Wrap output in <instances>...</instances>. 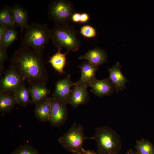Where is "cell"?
Returning a JSON list of instances; mask_svg holds the SVG:
<instances>
[{"mask_svg": "<svg viewBox=\"0 0 154 154\" xmlns=\"http://www.w3.org/2000/svg\"><path fill=\"white\" fill-rule=\"evenodd\" d=\"M30 86L46 85L48 75L45 67L42 52L19 46L12 56L9 64Z\"/></svg>", "mask_w": 154, "mask_h": 154, "instance_id": "obj_1", "label": "cell"}, {"mask_svg": "<svg viewBox=\"0 0 154 154\" xmlns=\"http://www.w3.org/2000/svg\"><path fill=\"white\" fill-rule=\"evenodd\" d=\"M50 39V30L45 24L33 23L25 29L22 37V46L42 52Z\"/></svg>", "mask_w": 154, "mask_h": 154, "instance_id": "obj_2", "label": "cell"}, {"mask_svg": "<svg viewBox=\"0 0 154 154\" xmlns=\"http://www.w3.org/2000/svg\"><path fill=\"white\" fill-rule=\"evenodd\" d=\"M77 33L72 25H55L50 29V39L53 45L57 48L63 47L68 52H74L78 50L81 44L76 37Z\"/></svg>", "mask_w": 154, "mask_h": 154, "instance_id": "obj_3", "label": "cell"}, {"mask_svg": "<svg viewBox=\"0 0 154 154\" xmlns=\"http://www.w3.org/2000/svg\"><path fill=\"white\" fill-rule=\"evenodd\" d=\"M97 144L98 154H117L122 147L118 133L107 125L96 128L92 136Z\"/></svg>", "mask_w": 154, "mask_h": 154, "instance_id": "obj_4", "label": "cell"}, {"mask_svg": "<svg viewBox=\"0 0 154 154\" xmlns=\"http://www.w3.org/2000/svg\"><path fill=\"white\" fill-rule=\"evenodd\" d=\"M89 139H93V138L85 135L82 125L74 122L58 141L66 151L73 154H82L85 150L83 147L84 142Z\"/></svg>", "mask_w": 154, "mask_h": 154, "instance_id": "obj_5", "label": "cell"}, {"mask_svg": "<svg viewBox=\"0 0 154 154\" xmlns=\"http://www.w3.org/2000/svg\"><path fill=\"white\" fill-rule=\"evenodd\" d=\"M75 11L72 2L67 0L52 1L48 6V16L55 25L69 24Z\"/></svg>", "mask_w": 154, "mask_h": 154, "instance_id": "obj_6", "label": "cell"}, {"mask_svg": "<svg viewBox=\"0 0 154 154\" xmlns=\"http://www.w3.org/2000/svg\"><path fill=\"white\" fill-rule=\"evenodd\" d=\"M67 105L61 99L51 97V113L48 121L52 127H59L66 123L68 117Z\"/></svg>", "mask_w": 154, "mask_h": 154, "instance_id": "obj_7", "label": "cell"}, {"mask_svg": "<svg viewBox=\"0 0 154 154\" xmlns=\"http://www.w3.org/2000/svg\"><path fill=\"white\" fill-rule=\"evenodd\" d=\"M25 82L20 75L9 65L0 80V93L9 92L13 94Z\"/></svg>", "mask_w": 154, "mask_h": 154, "instance_id": "obj_8", "label": "cell"}, {"mask_svg": "<svg viewBox=\"0 0 154 154\" xmlns=\"http://www.w3.org/2000/svg\"><path fill=\"white\" fill-rule=\"evenodd\" d=\"M76 84V82L71 80V74H67L64 78L59 79L56 82L52 96L61 99L67 104H68L72 90L71 88Z\"/></svg>", "mask_w": 154, "mask_h": 154, "instance_id": "obj_9", "label": "cell"}, {"mask_svg": "<svg viewBox=\"0 0 154 154\" xmlns=\"http://www.w3.org/2000/svg\"><path fill=\"white\" fill-rule=\"evenodd\" d=\"M76 83V84L72 89L68 103L74 109L80 105L86 104L89 99L87 90V88L88 87Z\"/></svg>", "mask_w": 154, "mask_h": 154, "instance_id": "obj_10", "label": "cell"}, {"mask_svg": "<svg viewBox=\"0 0 154 154\" xmlns=\"http://www.w3.org/2000/svg\"><path fill=\"white\" fill-rule=\"evenodd\" d=\"M121 66L119 62L112 67L108 69L110 80L116 92H118L122 91L126 88L125 84L128 81L122 74L121 70Z\"/></svg>", "mask_w": 154, "mask_h": 154, "instance_id": "obj_11", "label": "cell"}, {"mask_svg": "<svg viewBox=\"0 0 154 154\" xmlns=\"http://www.w3.org/2000/svg\"><path fill=\"white\" fill-rule=\"evenodd\" d=\"M99 67L86 60L83 62L78 66L81 71V76L76 82L79 84L89 87L90 84L96 78V72Z\"/></svg>", "mask_w": 154, "mask_h": 154, "instance_id": "obj_12", "label": "cell"}, {"mask_svg": "<svg viewBox=\"0 0 154 154\" xmlns=\"http://www.w3.org/2000/svg\"><path fill=\"white\" fill-rule=\"evenodd\" d=\"M93 93L96 96L102 98L104 96H111L114 89L108 78L102 80L95 79L89 84Z\"/></svg>", "mask_w": 154, "mask_h": 154, "instance_id": "obj_13", "label": "cell"}, {"mask_svg": "<svg viewBox=\"0 0 154 154\" xmlns=\"http://www.w3.org/2000/svg\"><path fill=\"white\" fill-rule=\"evenodd\" d=\"M107 53L105 50L96 47L89 50L78 58L79 60H85L91 64L99 66L107 61Z\"/></svg>", "mask_w": 154, "mask_h": 154, "instance_id": "obj_14", "label": "cell"}, {"mask_svg": "<svg viewBox=\"0 0 154 154\" xmlns=\"http://www.w3.org/2000/svg\"><path fill=\"white\" fill-rule=\"evenodd\" d=\"M12 13L15 23L20 28L21 35L29 25V24L28 12L21 6L15 4L11 7Z\"/></svg>", "mask_w": 154, "mask_h": 154, "instance_id": "obj_15", "label": "cell"}, {"mask_svg": "<svg viewBox=\"0 0 154 154\" xmlns=\"http://www.w3.org/2000/svg\"><path fill=\"white\" fill-rule=\"evenodd\" d=\"M51 110V97H48L42 102L35 105L34 110L35 117L40 122L48 121Z\"/></svg>", "mask_w": 154, "mask_h": 154, "instance_id": "obj_16", "label": "cell"}, {"mask_svg": "<svg viewBox=\"0 0 154 154\" xmlns=\"http://www.w3.org/2000/svg\"><path fill=\"white\" fill-rule=\"evenodd\" d=\"M31 104L36 105L48 98L50 91L44 84H38L30 86Z\"/></svg>", "mask_w": 154, "mask_h": 154, "instance_id": "obj_17", "label": "cell"}, {"mask_svg": "<svg viewBox=\"0 0 154 154\" xmlns=\"http://www.w3.org/2000/svg\"><path fill=\"white\" fill-rule=\"evenodd\" d=\"M17 104L24 107L31 104L29 88L25 86V83L22 84L13 93Z\"/></svg>", "mask_w": 154, "mask_h": 154, "instance_id": "obj_18", "label": "cell"}, {"mask_svg": "<svg viewBox=\"0 0 154 154\" xmlns=\"http://www.w3.org/2000/svg\"><path fill=\"white\" fill-rule=\"evenodd\" d=\"M57 52L52 56L48 61L52 67L60 74L64 73V68L66 63V55L67 51L64 53L60 52L61 48H57Z\"/></svg>", "mask_w": 154, "mask_h": 154, "instance_id": "obj_19", "label": "cell"}, {"mask_svg": "<svg viewBox=\"0 0 154 154\" xmlns=\"http://www.w3.org/2000/svg\"><path fill=\"white\" fill-rule=\"evenodd\" d=\"M17 104L13 94L9 92L0 93V112L2 113L11 112Z\"/></svg>", "mask_w": 154, "mask_h": 154, "instance_id": "obj_20", "label": "cell"}, {"mask_svg": "<svg viewBox=\"0 0 154 154\" xmlns=\"http://www.w3.org/2000/svg\"><path fill=\"white\" fill-rule=\"evenodd\" d=\"M0 24L6 28H15L17 27L13 19L11 7L8 5H4L0 10Z\"/></svg>", "mask_w": 154, "mask_h": 154, "instance_id": "obj_21", "label": "cell"}, {"mask_svg": "<svg viewBox=\"0 0 154 154\" xmlns=\"http://www.w3.org/2000/svg\"><path fill=\"white\" fill-rule=\"evenodd\" d=\"M19 31L15 28H6L0 44V47H3L7 50L18 38Z\"/></svg>", "mask_w": 154, "mask_h": 154, "instance_id": "obj_22", "label": "cell"}, {"mask_svg": "<svg viewBox=\"0 0 154 154\" xmlns=\"http://www.w3.org/2000/svg\"><path fill=\"white\" fill-rule=\"evenodd\" d=\"M135 148L137 154H154V146L147 139L142 138L136 141Z\"/></svg>", "mask_w": 154, "mask_h": 154, "instance_id": "obj_23", "label": "cell"}, {"mask_svg": "<svg viewBox=\"0 0 154 154\" xmlns=\"http://www.w3.org/2000/svg\"><path fill=\"white\" fill-rule=\"evenodd\" d=\"M11 154H40L38 151L30 144L21 145L16 148Z\"/></svg>", "mask_w": 154, "mask_h": 154, "instance_id": "obj_24", "label": "cell"}, {"mask_svg": "<svg viewBox=\"0 0 154 154\" xmlns=\"http://www.w3.org/2000/svg\"><path fill=\"white\" fill-rule=\"evenodd\" d=\"M80 33L84 37L88 38H94L97 35L96 29L92 26L88 25L82 26L80 29Z\"/></svg>", "mask_w": 154, "mask_h": 154, "instance_id": "obj_25", "label": "cell"}, {"mask_svg": "<svg viewBox=\"0 0 154 154\" xmlns=\"http://www.w3.org/2000/svg\"><path fill=\"white\" fill-rule=\"evenodd\" d=\"M7 50L3 47H0V64H3L8 59Z\"/></svg>", "mask_w": 154, "mask_h": 154, "instance_id": "obj_26", "label": "cell"}, {"mask_svg": "<svg viewBox=\"0 0 154 154\" xmlns=\"http://www.w3.org/2000/svg\"><path fill=\"white\" fill-rule=\"evenodd\" d=\"M90 16L88 14L86 13H81L80 17V23H86L89 21Z\"/></svg>", "mask_w": 154, "mask_h": 154, "instance_id": "obj_27", "label": "cell"}, {"mask_svg": "<svg viewBox=\"0 0 154 154\" xmlns=\"http://www.w3.org/2000/svg\"><path fill=\"white\" fill-rule=\"evenodd\" d=\"M80 13L78 12H75L72 16L71 21L76 23H80Z\"/></svg>", "mask_w": 154, "mask_h": 154, "instance_id": "obj_28", "label": "cell"}, {"mask_svg": "<svg viewBox=\"0 0 154 154\" xmlns=\"http://www.w3.org/2000/svg\"><path fill=\"white\" fill-rule=\"evenodd\" d=\"M6 28L3 25L0 24V44H1L3 37Z\"/></svg>", "mask_w": 154, "mask_h": 154, "instance_id": "obj_29", "label": "cell"}, {"mask_svg": "<svg viewBox=\"0 0 154 154\" xmlns=\"http://www.w3.org/2000/svg\"><path fill=\"white\" fill-rule=\"evenodd\" d=\"M5 69V66L3 64H0V77L1 78L4 72Z\"/></svg>", "mask_w": 154, "mask_h": 154, "instance_id": "obj_30", "label": "cell"}, {"mask_svg": "<svg viewBox=\"0 0 154 154\" xmlns=\"http://www.w3.org/2000/svg\"><path fill=\"white\" fill-rule=\"evenodd\" d=\"M125 154H137L135 151H134L132 149H130L128 150Z\"/></svg>", "mask_w": 154, "mask_h": 154, "instance_id": "obj_31", "label": "cell"}, {"mask_svg": "<svg viewBox=\"0 0 154 154\" xmlns=\"http://www.w3.org/2000/svg\"><path fill=\"white\" fill-rule=\"evenodd\" d=\"M82 154H92L91 153V151L89 150H84Z\"/></svg>", "mask_w": 154, "mask_h": 154, "instance_id": "obj_32", "label": "cell"}, {"mask_svg": "<svg viewBox=\"0 0 154 154\" xmlns=\"http://www.w3.org/2000/svg\"><path fill=\"white\" fill-rule=\"evenodd\" d=\"M91 153L92 154H98V153H95L93 151H91Z\"/></svg>", "mask_w": 154, "mask_h": 154, "instance_id": "obj_33", "label": "cell"}, {"mask_svg": "<svg viewBox=\"0 0 154 154\" xmlns=\"http://www.w3.org/2000/svg\"></svg>", "mask_w": 154, "mask_h": 154, "instance_id": "obj_34", "label": "cell"}]
</instances>
